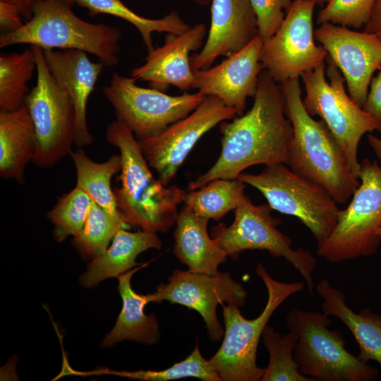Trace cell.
I'll use <instances>...</instances> for the list:
<instances>
[{
  "label": "cell",
  "mask_w": 381,
  "mask_h": 381,
  "mask_svg": "<svg viewBox=\"0 0 381 381\" xmlns=\"http://www.w3.org/2000/svg\"><path fill=\"white\" fill-rule=\"evenodd\" d=\"M251 109L223 121L222 150L215 163L189 184L196 190L219 179H234L255 164H288L293 128L284 110L279 83L266 70L260 75Z\"/></svg>",
  "instance_id": "1"
},
{
  "label": "cell",
  "mask_w": 381,
  "mask_h": 381,
  "mask_svg": "<svg viewBox=\"0 0 381 381\" xmlns=\"http://www.w3.org/2000/svg\"><path fill=\"white\" fill-rule=\"evenodd\" d=\"M105 136L119 149L121 158V186L113 190L126 223L144 231L166 232L176 223L186 191L177 186H165L153 176L138 140L123 123L111 122Z\"/></svg>",
  "instance_id": "2"
},
{
  "label": "cell",
  "mask_w": 381,
  "mask_h": 381,
  "mask_svg": "<svg viewBox=\"0 0 381 381\" xmlns=\"http://www.w3.org/2000/svg\"><path fill=\"white\" fill-rule=\"evenodd\" d=\"M284 110L293 128L288 164L297 174L325 188L337 204L346 203L359 185L322 121L306 110L298 78L280 84Z\"/></svg>",
  "instance_id": "3"
},
{
  "label": "cell",
  "mask_w": 381,
  "mask_h": 381,
  "mask_svg": "<svg viewBox=\"0 0 381 381\" xmlns=\"http://www.w3.org/2000/svg\"><path fill=\"white\" fill-rule=\"evenodd\" d=\"M69 0H43L32 18L18 30L0 36V47L29 44L42 49H80L96 56L105 66L118 64L121 32L116 26L83 20Z\"/></svg>",
  "instance_id": "4"
},
{
  "label": "cell",
  "mask_w": 381,
  "mask_h": 381,
  "mask_svg": "<svg viewBox=\"0 0 381 381\" xmlns=\"http://www.w3.org/2000/svg\"><path fill=\"white\" fill-rule=\"evenodd\" d=\"M257 274L267 291V300L262 313L248 320L235 305L224 306V333L219 349L208 361L222 381H259L265 368L257 365V350L262 332L276 309L288 298L303 290V282H282L273 279L261 263Z\"/></svg>",
  "instance_id": "5"
},
{
  "label": "cell",
  "mask_w": 381,
  "mask_h": 381,
  "mask_svg": "<svg viewBox=\"0 0 381 381\" xmlns=\"http://www.w3.org/2000/svg\"><path fill=\"white\" fill-rule=\"evenodd\" d=\"M289 330L298 335L294 356L301 374L320 381H371L378 370L346 349L339 330H330L329 315L318 310L292 309L286 317Z\"/></svg>",
  "instance_id": "6"
},
{
  "label": "cell",
  "mask_w": 381,
  "mask_h": 381,
  "mask_svg": "<svg viewBox=\"0 0 381 381\" xmlns=\"http://www.w3.org/2000/svg\"><path fill=\"white\" fill-rule=\"evenodd\" d=\"M325 61L301 78L306 96L303 104L313 117L321 118L339 144L352 173L358 178L357 152L362 137L376 130L370 116L348 95L341 71L327 55Z\"/></svg>",
  "instance_id": "7"
},
{
  "label": "cell",
  "mask_w": 381,
  "mask_h": 381,
  "mask_svg": "<svg viewBox=\"0 0 381 381\" xmlns=\"http://www.w3.org/2000/svg\"><path fill=\"white\" fill-rule=\"evenodd\" d=\"M359 185L352 199L337 213L336 225L317 255L339 262L375 254L381 243V165L363 159L360 163Z\"/></svg>",
  "instance_id": "8"
},
{
  "label": "cell",
  "mask_w": 381,
  "mask_h": 381,
  "mask_svg": "<svg viewBox=\"0 0 381 381\" xmlns=\"http://www.w3.org/2000/svg\"><path fill=\"white\" fill-rule=\"evenodd\" d=\"M237 179L258 189L272 210L298 218L313 234L318 246L332 232L339 209L328 192L297 174L285 164L265 165L258 174Z\"/></svg>",
  "instance_id": "9"
},
{
  "label": "cell",
  "mask_w": 381,
  "mask_h": 381,
  "mask_svg": "<svg viewBox=\"0 0 381 381\" xmlns=\"http://www.w3.org/2000/svg\"><path fill=\"white\" fill-rule=\"evenodd\" d=\"M272 210L268 203L255 205L244 194L234 210L232 224L214 226L212 238L234 260L247 250H265L274 257L284 258L301 274L313 296L316 260L308 250L291 248V239L278 229L282 220L273 217Z\"/></svg>",
  "instance_id": "10"
},
{
  "label": "cell",
  "mask_w": 381,
  "mask_h": 381,
  "mask_svg": "<svg viewBox=\"0 0 381 381\" xmlns=\"http://www.w3.org/2000/svg\"><path fill=\"white\" fill-rule=\"evenodd\" d=\"M34 49L37 83L25 102L32 120L37 148L32 163L47 169L70 155L76 135L75 111L67 94L51 74L43 49Z\"/></svg>",
  "instance_id": "11"
},
{
  "label": "cell",
  "mask_w": 381,
  "mask_h": 381,
  "mask_svg": "<svg viewBox=\"0 0 381 381\" xmlns=\"http://www.w3.org/2000/svg\"><path fill=\"white\" fill-rule=\"evenodd\" d=\"M135 81L114 73L103 92L116 120L126 125L138 140L159 135L193 112L205 97L198 91L171 96L155 88L138 86Z\"/></svg>",
  "instance_id": "12"
},
{
  "label": "cell",
  "mask_w": 381,
  "mask_h": 381,
  "mask_svg": "<svg viewBox=\"0 0 381 381\" xmlns=\"http://www.w3.org/2000/svg\"><path fill=\"white\" fill-rule=\"evenodd\" d=\"M315 4L294 0L281 26L264 40L260 62L272 78L281 84L316 68L327 57L315 43L313 13Z\"/></svg>",
  "instance_id": "13"
},
{
  "label": "cell",
  "mask_w": 381,
  "mask_h": 381,
  "mask_svg": "<svg viewBox=\"0 0 381 381\" xmlns=\"http://www.w3.org/2000/svg\"><path fill=\"white\" fill-rule=\"evenodd\" d=\"M147 295L150 303L167 301L197 311L205 322L209 338L218 341L224 337V328L217 318V306L223 303L243 306L248 293L228 272L212 275L176 270L167 283L160 284Z\"/></svg>",
  "instance_id": "14"
},
{
  "label": "cell",
  "mask_w": 381,
  "mask_h": 381,
  "mask_svg": "<svg viewBox=\"0 0 381 381\" xmlns=\"http://www.w3.org/2000/svg\"><path fill=\"white\" fill-rule=\"evenodd\" d=\"M236 111L215 96H207L189 115L159 135L138 140L149 166L168 186L201 137L218 123L236 116Z\"/></svg>",
  "instance_id": "15"
},
{
  "label": "cell",
  "mask_w": 381,
  "mask_h": 381,
  "mask_svg": "<svg viewBox=\"0 0 381 381\" xmlns=\"http://www.w3.org/2000/svg\"><path fill=\"white\" fill-rule=\"evenodd\" d=\"M314 37L341 71L349 96L362 107L373 73L381 69V38L329 23L320 24Z\"/></svg>",
  "instance_id": "16"
},
{
  "label": "cell",
  "mask_w": 381,
  "mask_h": 381,
  "mask_svg": "<svg viewBox=\"0 0 381 381\" xmlns=\"http://www.w3.org/2000/svg\"><path fill=\"white\" fill-rule=\"evenodd\" d=\"M264 40L258 35L246 47L219 64L193 71V88L204 96H215L237 116L243 114L247 98L255 96L259 75L264 70L260 52Z\"/></svg>",
  "instance_id": "17"
},
{
  "label": "cell",
  "mask_w": 381,
  "mask_h": 381,
  "mask_svg": "<svg viewBox=\"0 0 381 381\" xmlns=\"http://www.w3.org/2000/svg\"><path fill=\"white\" fill-rule=\"evenodd\" d=\"M210 11L207 40L201 51L190 58L193 71L209 68L217 57L238 52L258 35L249 0H211Z\"/></svg>",
  "instance_id": "18"
},
{
  "label": "cell",
  "mask_w": 381,
  "mask_h": 381,
  "mask_svg": "<svg viewBox=\"0 0 381 381\" xmlns=\"http://www.w3.org/2000/svg\"><path fill=\"white\" fill-rule=\"evenodd\" d=\"M205 35L203 23L179 35L169 33L165 43L148 52L145 62L131 71V77L148 81L161 91L170 85L183 91L193 88L195 76L189 55L202 45Z\"/></svg>",
  "instance_id": "19"
},
{
  "label": "cell",
  "mask_w": 381,
  "mask_h": 381,
  "mask_svg": "<svg viewBox=\"0 0 381 381\" xmlns=\"http://www.w3.org/2000/svg\"><path fill=\"white\" fill-rule=\"evenodd\" d=\"M46 64L59 85L70 97L75 111L78 147L90 145L94 140L87 121V104L96 82L105 66L91 61L80 49H43Z\"/></svg>",
  "instance_id": "20"
},
{
  "label": "cell",
  "mask_w": 381,
  "mask_h": 381,
  "mask_svg": "<svg viewBox=\"0 0 381 381\" xmlns=\"http://www.w3.org/2000/svg\"><path fill=\"white\" fill-rule=\"evenodd\" d=\"M208 221L185 205L175 223L172 251L189 271L214 275L228 255L208 234Z\"/></svg>",
  "instance_id": "21"
},
{
  "label": "cell",
  "mask_w": 381,
  "mask_h": 381,
  "mask_svg": "<svg viewBox=\"0 0 381 381\" xmlns=\"http://www.w3.org/2000/svg\"><path fill=\"white\" fill-rule=\"evenodd\" d=\"M162 246V242L155 232L142 229L130 232L121 229L111 246L92 259L80 278V284L90 289L107 278L118 277L139 265L135 260L140 253L150 248L159 250Z\"/></svg>",
  "instance_id": "22"
},
{
  "label": "cell",
  "mask_w": 381,
  "mask_h": 381,
  "mask_svg": "<svg viewBox=\"0 0 381 381\" xmlns=\"http://www.w3.org/2000/svg\"><path fill=\"white\" fill-rule=\"evenodd\" d=\"M37 148L35 126L24 104L17 110L0 111V176L25 183L27 165Z\"/></svg>",
  "instance_id": "23"
},
{
  "label": "cell",
  "mask_w": 381,
  "mask_h": 381,
  "mask_svg": "<svg viewBox=\"0 0 381 381\" xmlns=\"http://www.w3.org/2000/svg\"><path fill=\"white\" fill-rule=\"evenodd\" d=\"M316 290L323 299V312L340 320L353 335L359 346L358 359L365 363L373 360L381 365V315L367 308L355 313L341 291L327 279L321 280Z\"/></svg>",
  "instance_id": "24"
},
{
  "label": "cell",
  "mask_w": 381,
  "mask_h": 381,
  "mask_svg": "<svg viewBox=\"0 0 381 381\" xmlns=\"http://www.w3.org/2000/svg\"><path fill=\"white\" fill-rule=\"evenodd\" d=\"M147 263L141 265L119 275L118 290L122 298V309L112 329L102 342L109 347L123 340L152 345L160 339L159 325L154 314L146 315L145 306L150 303L148 295L136 293L131 287L133 275Z\"/></svg>",
  "instance_id": "25"
},
{
  "label": "cell",
  "mask_w": 381,
  "mask_h": 381,
  "mask_svg": "<svg viewBox=\"0 0 381 381\" xmlns=\"http://www.w3.org/2000/svg\"><path fill=\"white\" fill-rule=\"evenodd\" d=\"M70 155L76 171L75 186L109 214L123 217L117 207L111 184L112 177L121 169L120 155H112L104 162H96L87 156L82 147H78L71 151Z\"/></svg>",
  "instance_id": "26"
},
{
  "label": "cell",
  "mask_w": 381,
  "mask_h": 381,
  "mask_svg": "<svg viewBox=\"0 0 381 381\" xmlns=\"http://www.w3.org/2000/svg\"><path fill=\"white\" fill-rule=\"evenodd\" d=\"M73 4L86 8L88 14H108L123 19L134 25L140 32L148 52L154 49L153 32L181 34L191 26L176 11H171L159 19H150L140 16L127 7L121 0H69Z\"/></svg>",
  "instance_id": "27"
},
{
  "label": "cell",
  "mask_w": 381,
  "mask_h": 381,
  "mask_svg": "<svg viewBox=\"0 0 381 381\" xmlns=\"http://www.w3.org/2000/svg\"><path fill=\"white\" fill-rule=\"evenodd\" d=\"M37 68L34 49L0 55V111H11L25 104L29 94L28 82Z\"/></svg>",
  "instance_id": "28"
},
{
  "label": "cell",
  "mask_w": 381,
  "mask_h": 381,
  "mask_svg": "<svg viewBox=\"0 0 381 381\" xmlns=\"http://www.w3.org/2000/svg\"><path fill=\"white\" fill-rule=\"evenodd\" d=\"M245 188L246 183L238 179H214L186 193L183 202L197 215L219 221L238 206Z\"/></svg>",
  "instance_id": "29"
},
{
  "label": "cell",
  "mask_w": 381,
  "mask_h": 381,
  "mask_svg": "<svg viewBox=\"0 0 381 381\" xmlns=\"http://www.w3.org/2000/svg\"><path fill=\"white\" fill-rule=\"evenodd\" d=\"M129 226L123 217L109 214L92 201L83 229L73 236V244L85 259H93L103 253L121 229Z\"/></svg>",
  "instance_id": "30"
},
{
  "label": "cell",
  "mask_w": 381,
  "mask_h": 381,
  "mask_svg": "<svg viewBox=\"0 0 381 381\" xmlns=\"http://www.w3.org/2000/svg\"><path fill=\"white\" fill-rule=\"evenodd\" d=\"M262 338L270 360L261 381H315L301 374L295 361L294 351L298 341L295 332L289 330V333L281 335L267 325Z\"/></svg>",
  "instance_id": "31"
},
{
  "label": "cell",
  "mask_w": 381,
  "mask_h": 381,
  "mask_svg": "<svg viewBox=\"0 0 381 381\" xmlns=\"http://www.w3.org/2000/svg\"><path fill=\"white\" fill-rule=\"evenodd\" d=\"M93 200L83 189L75 186L60 197L47 213L53 224V236L57 242L64 241L69 236H75L84 226Z\"/></svg>",
  "instance_id": "32"
},
{
  "label": "cell",
  "mask_w": 381,
  "mask_h": 381,
  "mask_svg": "<svg viewBox=\"0 0 381 381\" xmlns=\"http://www.w3.org/2000/svg\"><path fill=\"white\" fill-rule=\"evenodd\" d=\"M98 374L105 373L145 381H169L186 377H195L203 381H222L209 361L201 354L198 345L183 361L162 370L113 371L99 370Z\"/></svg>",
  "instance_id": "33"
},
{
  "label": "cell",
  "mask_w": 381,
  "mask_h": 381,
  "mask_svg": "<svg viewBox=\"0 0 381 381\" xmlns=\"http://www.w3.org/2000/svg\"><path fill=\"white\" fill-rule=\"evenodd\" d=\"M377 0H328L319 11L317 23H329L359 29L368 22Z\"/></svg>",
  "instance_id": "34"
},
{
  "label": "cell",
  "mask_w": 381,
  "mask_h": 381,
  "mask_svg": "<svg viewBox=\"0 0 381 381\" xmlns=\"http://www.w3.org/2000/svg\"><path fill=\"white\" fill-rule=\"evenodd\" d=\"M257 19L258 35L266 40L281 26L292 0H249Z\"/></svg>",
  "instance_id": "35"
},
{
  "label": "cell",
  "mask_w": 381,
  "mask_h": 381,
  "mask_svg": "<svg viewBox=\"0 0 381 381\" xmlns=\"http://www.w3.org/2000/svg\"><path fill=\"white\" fill-rule=\"evenodd\" d=\"M368 93L362 109L376 123V130L381 133V69L373 78Z\"/></svg>",
  "instance_id": "36"
},
{
  "label": "cell",
  "mask_w": 381,
  "mask_h": 381,
  "mask_svg": "<svg viewBox=\"0 0 381 381\" xmlns=\"http://www.w3.org/2000/svg\"><path fill=\"white\" fill-rule=\"evenodd\" d=\"M22 18L15 5L0 1V28L3 33L15 31L23 26Z\"/></svg>",
  "instance_id": "37"
},
{
  "label": "cell",
  "mask_w": 381,
  "mask_h": 381,
  "mask_svg": "<svg viewBox=\"0 0 381 381\" xmlns=\"http://www.w3.org/2000/svg\"><path fill=\"white\" fill-rule=\"evenodd\" d=\"M364 31L374 33L381 38V0L376 1L370 19L364 26Z\"/></svg>",
  "instance_id": "38"
},
{
  "label": "cell",
  "mask_w": 381,
  "mask_h": 381,
  "mask_svg": "<svg viewBox=\"0 0 381 381\" xmlns=\"http://www.w3.org/2000/svg\"><path fill=\"white\" fill-rule=\"evenodd\" d=\"M6 1L15 5L20 12V14L25 21L29 20L32 15L34 8L37 4L43 0H0Z\"/></svg>",
  "instance_id": "39"
},
{
  "label": "cell",
  "mask_w": 381,
  "mask_h": 381,
  "mask_svg": "<svg viewBox=\"0 0 381 381\" xmlns=\"http://www.w3.org/2000/svg\"><path fill=\"white\" fill-rule=\"evenodd\" d=\"M367 138L370 146L373 150L375 155L381 159V139L371 133H368Z\"/></svg>",
  "instance_id": "40"
},
{
  "label": "cell",
  "mask_w": 381,
  "mask_h": 381,
  "mask_svg": "<svg viewBox=\"0 0 381 381\" xmlns=\"http://www.w3.org/2000/svg\"><path fill=\"white\" fill-rule=\"evenodd\" d=\"M301 1H312L315 3V5H320V6H323L324 4H326V3L328 1V0H301Z\"/></svg>",
  "instance_id": "41"
},
{
  "label": "cell",
  "mask_w": 381,
  "mask_h": 381,
  "mask_svg": "<svg viewBox=\"0 0 381 381\" xmlns=\"http://www.w3.org/2000/svg\"><path fill=\"white\" fill-rule=\"evenodd\" d=\"M194 2L200 5H207L211 3V0H193Z\"/></svg>",
  "instance_id": "42"
},
{
  "label": "cell",
  "mask_w": 381,
  "mask_h": 381,
  "mask_svg": "<svg viewBox=\"0 0 381 381\" xmlns=\"http://www.w3.org/2000/svg\"><path fill=\"white\" fill-rule=\"evenodd\" d=\"M379 236H380V239H381V229H380V231H379Z\"/></svg>",
  "instance_id": "43"
}]
</instances>
